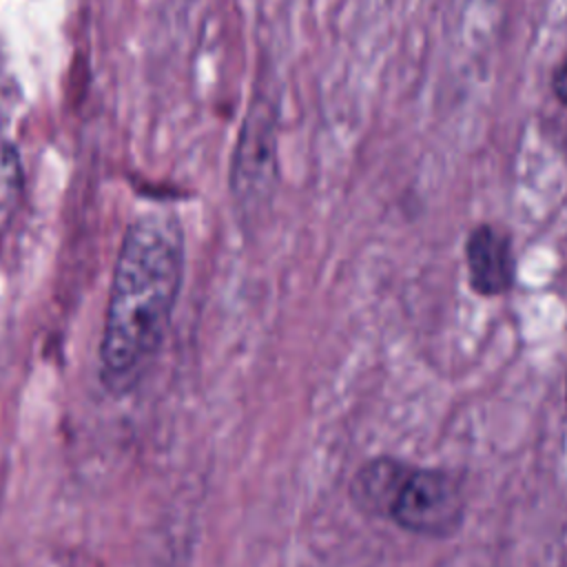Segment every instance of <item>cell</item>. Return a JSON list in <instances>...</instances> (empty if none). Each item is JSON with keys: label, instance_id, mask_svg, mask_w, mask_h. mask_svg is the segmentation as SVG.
Segmentation results:
<instances>
[{"label": "cell", "instance_id": "6da1fadb", "mask_svg": "<svg viewBox=\"0 0 567 567\" xmlns=\"http://www.w3.org/2000/svg\"><path fill=\"white\" fill-rule=\"evenodd\" d=\"M182 275L177 217L157 210L137 217L122 237L106 303L100 372L109 390L128 392L148 370L168 330Z\"/></svg>", "mask_w": 567, "mask_h": 567}, {"label": "cell", "instance_id": "7a4b0ae2", "mask_svg": "<svg viewBox=\"0 0 567 567\" xmlns=\"http://www.w3.org/2000/svg\"><path fill=\"white\" fill-rule=\"evenodd\" d=\"M277 186V115L257 97L244 120L230 166V190L244 215H257Z\"/></svg>", "mask_w": 567, "mask_h": 567}, {"label": "cell", "instance_id": "3957f363", "mask_svg": "<svg viewBox=\"0 0 567 567\" xmlns=\"http://www.w3.org/2000/svg\"><path fill=\"white\" fill-rule=\"evenodd\" d=\"M465 516V494L456 476L445 470L410 467L390 516L401 529L427 536H452Z\"/></svg>", "mask_w": 567, "mask_h": 567}, {"label": "cell", "instance_id": "277c9868", "mask_svg": "<svg viewBox=\"0 0 567 567\" xmlns=\"http://www.w3.org/2000/svg\"><path fill=\"white\" fill-rule=\"evenodd\" d=\"M465 261L470 270V286L476 295L496 297L514 284L512 241L505 233L489 224L476 226L465 241Z\"/></svg>", "mask_w": 567, "mask_h": 567}, {"label": "cell", "instance_id": "5b68a950", "mask_svg": "<svg viewBox=\"0 0 567 567\" xmlns=\"http://www.w3.org/2000/svg\"><path fill=\"white\" fill-rule=\"evenodd\" d=\"M410 467L392 456L368 461L352 478L350 498L368 516H390Z\"/></svg>", "mask_w": 567, "mask_h": 567}, {"label": "cell", "instance_id": "8992f818", "mask_svg": "<svg viewBox=\"0 0 567 567\" xmlns=\"http://www.w3.org/2000/svg\"><path fill=\"white\" fill-rule=\"evenodd\" d=\"M24 195V171L20 153L7 137L0 135V237L16 219Z\"/></svg>", "mask_w": 567, "mask_h": 567}, {"label": "cell", "instance_id": "52a82bcc", "mask_svg": "<svg viewBox=\"0 0 567 567\" xmlns=\"http://www.w3.org/2000/svg\"><path fill=\"white\" fill-rule=\"evenodd\" d=\"M551 89H554V95L558 97V102H563L567 106V55L558 62V66L551 75Z\"/></svg>", "mask_w": 567, "mask_h": 567}]
</instances>
